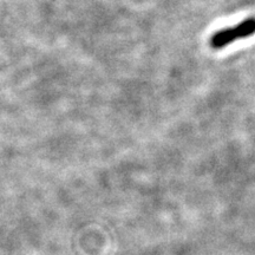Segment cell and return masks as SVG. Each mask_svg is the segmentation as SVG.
<instances>
[{"mask_svg":"<svg viewBox=\"0 0 255 255\" xmlns=\"http://www.w3.org/2000/svg\"><path fill=\"white\" fill-rule=\"evenodd\" d=\"M255 34V17H250L234 26L225 27L210 37L209 44L213 49L220 50L237 40L247 39Z\"/></svg>","mask_w":255,"mask_h":255,"instance_id":"1","label":"cell"}]
</instances>
